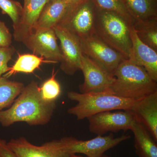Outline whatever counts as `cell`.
<instances>
[{
    "instance_id": "1",
    "label": "cell",
    "mask_w": 157,
    "mask_h": 157,
    "mask_svg": "<svg viewBox=\"0 0 157 157\" xmlns=\"http://www.w3.org/2000/svg\"><path fill=\"white\" fill-rule=\"evenodd\" d=\"M56 107V101L43 99L38 82L33 80L25 86L11 107L0 112V124L8 127L24 122L30 126L44 125L50 121Z\"/></svg>"
},
{
    "instance_id": "2",
    "label": "cell",
    "mask_w": 157,
    "mask_h": 157,
    "mask_svg": "<svg viewBox=\"0 0 157 157\" xmlns=\"http://www.w3.org/2000/svg\"><path fill=\"white\" fill-rule=\"evenodd\" d=\"M109 90L116 95L138 101L157 91V81L143 67L125 59L118 67Z\"/></svg>"
},
{
    "instance_id": "3",
    "label": "cell",
    "mask_w": 157,
    "mask_h": 157,
    "mask_svg": "<svg viewBox=\"0 0 157 157\" xmlns=\"http://www.w3.org/2000/svg\"><path fill=\"white\" fill-rule=\"evenodd\" d=\"M67 97L77 103L76 106L69 108L67 112L76 116L78 121L105 111L131 110L137 101L118 97L109 89L84 94L71 91L67 93Z\"/></svg>"
},
{
    "instance_id": "4",
    "label": "cell",
    "mask_w": 157,
    "mask_h": 157,
    "mask_svg": "<svg viewBox=\"0 0 157 157\" xmlns=\"http://www.w3.org/2000/svg\"><path fill=\"white\" fill-rule=\"evenodd\" d=\"M131 23L119 14L97 9L95 34L128 59L132 47Z\"/></svg>"
},
{
    "instance_id": "5",
    "label": "cell",
    "mask_w": 157,
    "mask_h": 157,
    "mask_svg": "<svg viewBox=\"0 0 157 157\" xmlns=\"http://www.w3.org/2000/svg\"><path fill=\"white\" fill-rule=\"evenodd\" d=\"M97 11L92 0H81L67 9L57 25L66 29L79 39L87 38L95 34Z\"/></svg>"
},
{
    "instance_id": "6",
    "label": "cell",
    "mask_w": 157,
    "mask_h": 157,
    "mask_svg": "<svg viewBox=\"0 0 157 157\" xmlns=\"http://www.w3.org/2000/svg\"><path fill=\"white\" fill-rule=\"evenodd\" d=\"M82 53L87 56L113 76L119 65L127 59L94 34L80 39Z\"/></svg>"
},
{
    "instance_id": "7",
    "label": "cell",
    "mask_w": 157,
    "mask_h": 157,
    "mask_svg": "<svg viewBox=\"0 0 157 157\" xmlns=\"http://www.w3.org/2000/svg\"><path fill=\"white\" fill-rule=\"evenodd\" d=\"M130 138L129 135L115 137L111 133L106 136L98 135L88 140H79L73 137H63L60 140L70 155L82 154L86 157H101L107 151Z\"/></svg>"
},
{
    "instance_id": "8",
    "label": "cell",
    "mask_w": 157,
    "mask_h": 157,
    "mask_svg": "<svg viewBox=\"0 0 157 157\" xmlns=\"http://www.w3.org/2000/svg\"><path fill=\"white\" fill-rule=\"evenodd\" d=\"M113 111L100 113L88 117L90 132L102 136L108 132L117 133L131 130L135 120L132 111Z\"/></svg>"
},
{
    "instance_id": "9",
    "label": "cell",
    "mask_w": 157,
    "mask_h": 157,
    "mask_svg": "<svg viewBox=\"0 0 157 157\" xmlns=\"http://www.w3.org/2000/svg\"><path fill=\"white\" fill-rule=\"evenodd\" d=\"M53 29L60 43L61 70L67 75H74L81 69L82 53L80 39L60 26L56 25Z\"/></svg>"
},
{
    "instance_id": "10",
    "label": "cell",
    "mask_w": 157,
    "mask_h": 157,
    "mask_svg": "<svg viewBox=\"0 0 157 157\" xmlns=\"http://www.w3.org/2000/svg\"><path fill=\"white\" fill-rule=\"evenodd\" d=\"M57 39L53 28L36 29L22 43L34 54L57 63L62 58Z\"/></svg>"
},
{
    "instance_id": "11",
    "label": "cell",
    "mask_w": 157,
    "mask_h": 157,
    "mask_svg": "<svg viewBox=\"0 0 157 157\" xmlns=\"http://www.w3.org/2000/svg\"><path fill=\"white\" fill-rule=\"evenodd\" d=\"M7 144L18 157H71L60 140H52L37 146L25 137L11 139Z\"/></svg>"
},
{
    "instance_id": "12",
    "label": "cell",
    "mask_w": 157,
    "mask_h": 157,
    "mask_svg": "<svg viewBox=\"0 0 157 157\" xmlns=\"http://www.w3.org/2000/svg\"><path fill=\"white\" fill-rule=\"evenodd\" d=\"M81 70L84 82L79 85L80 93H99L109 90L115 77L111 76L92 60L82 54Z\"/></svg>"
},
{
    "instance_id": "13",
    "label": "cell",
    "mask_w": 157,
    "mask_h": 157,
    "mask_svg": "<svg viewBox=\"0 0 157 157\" xmlns=\"http://www.w3.org/2000/svg\"><path fill=\"white\" fill-rule=\"evenodd\" d=\"M49 0H24L22 14L14 29L13 37L16 42H23L36 27L44 6Z\"/></svg>"
},
{
    "instance_id": "14",
    "label": "cell",
    "mask_w": 157,
    "mask_h": 157,
    "mask_svg": "<svg viewBox=\"0 0 157 157\" xmlns=\"http://www.w3.org/2000/svg\"><path fill=\"white\" fill-rule=\"evenodd\" d=\"M132 47L128 59L135 64L143 67L149 76L157 82V52L144 43L133 28H131Z\"/></svg>"
},
{
    "instance_id": "15",
    "label": "cell",
    "mask_w": 157,
    "mask_h": 157,
    "mask_svg": "<svg viewBox=\"0 0 157 157\" xmlns=\"http://www.w3.org/2000/svg\"><path fill=\"white\" fill-rule=\"evenodd\" d=\"M130 110L157 141V91L137 101Z\"/></svg>"
},
{
    "instance_id": "16",
    "label": "cell",
    "mask_w": 157,
    "mask_h": 157,
    "mask_svg": "<svg viewBox=\"0 0 157 157\" xmlns=\"http://www.w3.org/2000/svg\"><path fill=\"white\" fill-rule=\"evenodd\" d=\"M131 131L134 137L135 153L138 157H157V141L142 124L135 120Z\"/></svg>"
},
{
    "instance_id": "17",
    "label": "cell",
    "mask_w": 157,
    "mask_h": 157,
    "mask_svg": "<svg viewBox=\"0 0 157 157\" xmlns=\"http://www.w3.org/2000/svg\"><path fill=\"white\" fill-rule=\"evenodd\" d=\"M67 9L63 0H49L42 9L35 29L53 28L64 16Z\"/></svg>"
},
{
    "instance_id": "18",
    "label": "cell",
    "mask_w": 157,
    "mask_h": 157,
    "mask_svg": "<svg viewBox=\"0 0 157 157\" xmlns=\"http://www.w3.org/2000/svg\"><path fill=\"white\" fill-rule=\"evenodd\" d=\"M123 1L134 23L157 18V0Z\"/></svg>"
},
{
    "instance_id": "19",
    "label": "cell",
    "mask_w": 157,
    "mask_h": 157,
    "mask_svg": "<svg viewBox=\"0 0 157 157\" xmlns=\"http://www.w3.org/2000/svg\"><path fill=\"white\" fill-rule=\"evenodd\" d=\"M54 63V62L45 59L42 57L34 54H19L14 65L9 67L5 77L9 78L17 73H33L37 69H40L42 63Z\"/></svg>"
},
{
    "instance_id": "20",
    "label": "cell",
    "mask_w": 157,
    "mask_h": 157,
    "mask_svg": "<svg viewBox=\"0 0 157 157\" xmlns=\"http://www.w3.org/2000/svg\"><path fill=\"white\" fill-rule=\"evenodd\" d=\"M24 87L22 82L11 81L4 76L0 77V112L11 107Z\"/></svg>"
},
{
    "instance_id": "21",
    "label": "cell",
    "mask_w": 157,
    "mask_h": 157,
    "mask_svg": "<svg viewBox=\"0 0 157 157\" xmlns=\"http://www.w3.org/2000/svg\"><path fill=\"white\" fill-rule=\"evenodd\" d=\"M133 26L139 39L157 52V18L136 21Z\"/></svg>"
},
{
    "instance_id": "22",
    "label": "cell",
    "mask_w": 157,
    "mask_h": 157,
    "mask_svg": "<svg viewBox=\"0 0 157 157\" xmlns=\"http://www.w3.org/2000/svg\"><path fill=\"white\" fill-rule=\"evenodd\" d=\"M97 9L119 14L133 25L132 19L123 0H92Z\"/></svg>"
},
{
    "instance_id": "23",
    "label": "cell",
    "mask_w": 157,
    "mask_h": 157,
    "mask_svg": "<svg viewBox=\"0 0 157 157\" xmlns=\"http://www.w3.org/2000/svg\"><path fill=\"white\" fill-rule=\"evenodd\" d=\"M54 69L50 78L44 82L40 87L42 98L48 102L56 101L61 93L60 85L55 78Z\"/></svg>"
},
{
    "instance_id": "24",
    "label": "cell",
    "mask_w": 157,
    "mask_h": 157,
    "mask_svg": "<svg viewBox=\"0 0 157 157\" xmlns=\"http://www.w3.org/2000/svg\"><path fill=\"white\" fill-rule=\"evenodd\" d=\"M0 9L3 14L9 15L13 23V29L17 25L22 14L23 6L14 0H0Z\"/></svg>"
},
{
    "instance_id": "25",
    "label": "cell",
    "mask_w": 157,
    "mask_h": 157,
    "mask_svg": "<svg viewBox=\"0 0 157 157\" xmlns=\"http://www.w3.org/2000/svg\"><path fill=\"white\" fill-rule=\"evenodd\" d=\"M15 51V48L11 45L9 47H0V77L8 71V63L12 59Z\"/></svg>"
},
{
    "instance_id": "26",
    "label": "cell",
    "mask_w": 157,
    "mask_h": 157,
    "mask_svg": "<svg viewBox=\"0 0 157 157\" xmlns=\"http://www.w3.org/2000/svg\"><path fill=\"white\" fill-rule=\"evenodd\" d=\"M12 36L4 21L0 20V47H9L12 43Z\"/></svg>"
},
{
    "instance_id": "27",
    "label": "cell",
    "mask_w": 157,
    "mask_h": 157,
    "mask_svg": "<svg viewBox=\"0 0 157 157\" xmlns=\"http://www.w3.org/2000/svg\"><path fill=\"white\" fill-rule=\"evenodd\" d=\"M0 157H18L8 146L5 139H0Z\"/></svg>"
},
{
    "instance_id": "28",
    "label": "cell",
    "mask_w": 157,
    "mask_h": 157,
    "mask_svg": "<svg viewBox=\"0 0 157 157\" xmlns=\"http://www.w3.org/2000/svg\"><path fill=\"white\" fill-rule=\"evenodd\" d=\"M63 1L67 5L68 9V8H70V7L76 5L78 2L81 1V0H63Z\"/></svg>"
},
{
    "instance_id": "29",
    "label": "cell",
    "mask_w": 157,
    "mask_h": 157,
    "mask_svg": "<svg viewBox=\"0 0 157 157\" xmlns=\"http://www.w3.org/2000/svg\"><path fill=\"white\" fill-rule=\"evenodd\" d=\"M70 157H85L82 156L78 155H77L76 154H71L70 155ZM101 157H111L110 156H109L107 155L104 154Z\"/></svg>"
}]
</instances>
